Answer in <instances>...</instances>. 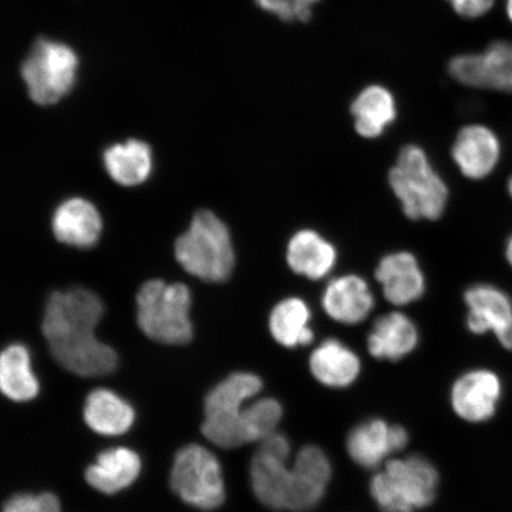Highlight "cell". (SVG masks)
I'll return each instance as SVG.
<instances>
[{
	"label": "cell",
	"instance_id": "obj_20",
	"mask_svg": "<svg viewBox=\"0 0 512 512\" xmlns=\"http://www.w3.org/2000/svg\"><path fill=\"white\" fill-rule=\"evenodd\" d=\"M286 261L294 273L319 280L334 270L337 251L331 242L315 230L303 229L288 241Z\"/></svg>",
	"mask_w": 512,
	"mask_h": 512
},
{
	"label": "cell",
	"instance_id": "obj_17",
	"mask_svg": "<svg viewBox=\"0 0 512 512\" xmlns=\"http://www.w3.org/2000/svg\"><path fill=\"white\" fill-rule=\"evenodd\" d=\"M102 165L108 177L123 188H137L151 178L155 170V153L146 140L128 138L107 146Z\"/></svg>",
	"mask_w": 512,
	"mask_h": 512
},
{
	"label": "cell",
	"instance_id": "obj_9",
	"mask_svg": "<svg viewBox=\"0 0 512 512\" xmlns=\"http://www.w3.org/2000/svg\"><path fill=\"white\" fill-rule=\"evenodd\" d=\"M290 453V441L285 435L275 432L261 441L252 460L254 495L272 510H287L292 467L288 466Z\"/></svg>",
	"mask_w": 512,
	"mask_h": 512
},
{
	"label": "cell",
	"instance_id": "obj_2",
	"mask_svg": "<svg viewBox=\"0 0 512 512\" xmlns=\"http://www.w3.org/2000/svg\"><path fill=\"white\" fill-rule=\"evenodd\" d=\"M174 255L188 277L204 284H224L238 266L232 229L215 211H195L187 229L177 236Z\"/></svg>",
	"mask_w": 512,
	"mask_h": 512
},
{
	"label": "cell",
	"instance_id": "obj_24",
	"mask_svg": "<svg viewBox=\"0 0 512 512\" xmlns=\"http://www.w3.org/2000/svg\"><path fill=\"white\" fill-rule=\"evenodd\" d=\"M356 132L367 139L379 138L394 123L398 108L389 89L379 85L369 86L356 96L351 104Z\"/></svg>",
	"mask_w": 512,
	"mask_h": 512
},
{
	"label": "cell",
	"instance_id": "obj_32",
	"mask_svg": "<svg viewBox=\"0 0 512 512\" xmlns=\"http://www.w3.org/2000/svg\"><path fill=\"white\" fill-rule=\"evenodd\" d=\"M300 5V8L303 9L307 17L311 19L313 6H315L320 0H297Z\"/></svg>",
	"mask_w": 512,
	"mask_h": 512
},
{
	"label": "cell",
	"instance_id": "obj_31",
	"mask_svg": "<svg viewBox=\"0 0 512 512\" xmlns=\"http://www.w3.org/2000/svg\"><path fill=\"white\" fill-rule=\"evenodd\" d=\"M459 16L477 19L489 14L496 0H447Z\"/></svg>",
	"mask_w": 512,
	"mask_h": 512
},
{
	"label": "cell",
	"instance_id": "obj_5",
	"mask_svg": "<svg viewBox=\"0 0 512 512\" xmlns=\"http://www.w3.org/2000/svg\"><path fill=\"white\" fill-rule=\"evenodd\" d=\"M439 475L424 457L388 460L371 479L370 494L382 512H415L434 502Z\"/></svg>",
	"mask_w": 512,
	"mask_h": 512
},
{
	"label": "cell",
	"instance_id": "obj_6",
	"mask_svg": "<svg viewBox=\"0 0 512 512\" xmlns=\"http://www.w3.org/2000/svg\"><path fill=\"white\" fill-rule=\"evenodd\" d=\"M79 68V57L67 44L38 40L22 62L19 73L32 104L51 107L73 94Z\"/></svg>",
	"mask_w": 512,
	"mask_h": 512
},
{
	"label": "cell",
	"instance_id": "obj_25",
	"mask_svg": "<svg viewBox=\"0 0 512 512\" xmlns=\"http://www.w3.org/2000/svg\"><path fill=\"white\" fill-rule=\"evenodd\" d=\"M83 418L94 432L115 437L130 430L134 422V411L117 394L100 388L87 396Z\"/></svg>",
	"mask_w": 512,
	"mask_h": 512
},
{
	"label": "cell",
	"instance_id": "obj_8",
	"mask_svg": "<svg viewBox=\"0 0 512 512\" xmlns=\"http://www.w3.org/2000/svg\"><path fill=\"white\" fill-rule=\"evenodd\" d=\"M170 484L182 501L196 509L215 510L226 498L220 462L201 445H187L177 452Z\"/></svg>",
	"mask_w": 512,
	"mask_h": 512
},
{
	"label": "cell",
	"instance_id": "obj_19",
	"mask_svg": "<svg viewBox=\"0 0 512 512\" xmlns=\"http://www.w3.org/2000/svg\"><path fill=\"white\" fill-rule=\"evenodd\" d=\"M323 309L338 323L355 325L363 322L373 311L375 298L366 280L355 274L343 275L326 286Z\"/></svg>",
	"mask_w": 512,
	"mask_h": 512
},
{
	"label": "cell",
	"instance_id": "obj_35",
	"mask_svg": "<svg viewBox=\"0 0 512 512\" xmlns=\"http://www.w3.org/2000/svg\"><path fill=\"white\" fill-rule=\"evenodd\" d=\"M508 192H509V195L512 200V176L509 178V181H508Z\"/></svg>",
	"mask_w": 512,
	"mask_h": 512
},
{
	"label": "cell",
	"instance_id": "obj_33",
	"mask_svg": "<svg viewBox=\"0 0 512 512\" xmlns=\"http://www.w3.org/2000/svg\"><path fill=\"white\" fill-rule=\"evenodd\" d=\"M505 259H507L508 264L512 268V234L509 236L507 243H505Z\"/></svg>",
	"mask_w": 512,
	"mask_h": 512
},
{
	"label": "cell",
	"instance_id": "obj_30",
	"mask_svg": "<svg viewBox=\"0 0 512 512\" xmlns=\"http://www.w3.org/2000/svg\"><path fill=\"white\" fill-rule=\"evenodd\" d=\"M262 10L270 12L284 22H309L297 0H255Z\"/></svg>",
	"mask_w": 512,
	"mask_h": 512
},
{
	"label": "cell",
	"instance_id": "obj_34",
	"mask_svg": "<svg viewBox=\"0 0 512 512\" xmlns=\"http://www.w3.org/2000/svg\"><path fill=\"white\" fill-rule=\"evenodd\" d=\"M505 14L512 23V0H505Z\"/></svg>",
	"mask_w": 512,
	"mask_h": 512
},
{
	"label": "cell",
	"instance_id": "obj_16",
	"mask_svg": "<svg viewBox=\"0 0 512 512\" xmlns=\"http://www.w3.org/2000/svg\"><path fill=\"white\" fill-rule=\"evenodd\" d=\"M501 395L502 383L495 373L472 370L453 384L452 408L459 418L477 424L495 415Z\"/></svg>",
	"mask_w": 512,
	"mask_h": 512
},
{
	"label": "cell",
	"instance_id": "obj_1",
	"mask_svg": "<svg viewBox=\"0 0 512 512\" xmlns=\"http://www.w3.org/2000/svg\"><path fill=\"white\" fill-rule=\"evenodd\" d=\"M105 312L104 299L92 288L78 285L49 293L41 330L62 368L81 377L114 373L118 356L96 337Z\"/></svg>",
	"mask_w": 512,
	"mask_h": 512
},
{
	"label": "cell",
	"instance_id": "obj_26",
	"mask_svg": "<svg viewBox=\"0 0 512 512\" xmlns=\"http://www.w3.org/2000/svg\"><path fill=\"white\" fill-rule=\"evenodd\" d=\"M310 320L309 305L303 299L291 297L273 307L268 326L275 341L283 347H306L315 339Z\"/></svg>",
	"mask_w": 512,
	"mask_h": 512
},
{
	"label": "cell",
	"instance_id": "obj_22",
	"mask_svg": "<svg viewBox=\"0 0 512 512\" xmlns=\"http://www.w3.org/2000/svg\"><path fill=\"white\" fill-rule=\"evenodd\" d=\"M142 470V460L130 448H111L99 454L86 470V480L95 490L114 495L133 484Z\"/></svg>",
	"mask_w": 512,
	"mask_h": 512
},
{
	"label": "cell",
	"instance_id": "obj_21",
	"mask_svg": "<svg viewBox=\"0 0 512 512\" xmlns=\"http://www.w3.org/2000/svg\"><path fill=\"white\" fill-rule=\"evenodd\" d=\"M419 331L400 312L377 319L368 336V350L377 360L400 361L418 347Z\"/></svg>",
	"mask_w": 512,
	"mask_h": 512
},
{
	"label": "cell",
	"instance_id": "obj_7",
	"mask_svg": "<svg viewBox=\"0 0 512 512\" xmlns=\"http://www.w3.org/2000/svg\"><path fill=\"white\" fill-rule=\"evenodd\" d=\"M261 389L260 377L251 373H235L217 384L204 401V437L222 448L245 445L243 409L245 403L258 395Z\"/></svg>",
	"mask_w": 512,
	"mask_h": 512
},
{
	"label": "cell",
	"instance_id": "obj_27",
	"mask_svg": "<svg viewBox=\"0 0 512 512\" xmlns=\"http://www.w3.org/2000/svg\"><path fill=\"white\" fill-rule=\"evenodd\" d=\"M0 387L6 398L24 402L36 398L40 384L31 369L29 351L22 344H11L0 357Z\"/></svg>",
	"mask_w": 512,
	"mask_h": 512
},
{
	"label": "cell",
	"instance_id": "obj_13",
	"mask_svg": "<svg viewBox=\"0 0 512 512\" xmlns=\"http://www.w3.org/2000/svg\"><path fill=\"white\" fill-rule=\"evenodd\" d=\"M332 476V467L322 448L306 446L291 467L287 510L307 512L322 502Z\"/></svg>",
	"mask_w": 512,
	"mask_h": 512
},
{
	"label": "cell",
	"instance_id": "obj_3",
	"mask_svg": "<svg viewBox=\"0 0 512 512\" xmlns=\"http://www.w3.org/2000/svg\"><path fill=\"white\" fill-rule=\"evenodd\" d=\"M194 293L185 281L151 278L134 297L136 320L143 334L160 344L185 345L194 338L191 311Z\"/></svg>",
	"mask_w": 512,
	"mask_h": 512
},
{
	"label": "cell",
	"instance_id": "obj_12",
	"mask_svg": "<svg viewBox=\"0 0 512 512\" xmlns=\"http://www.w3.org/2000/svg\"><path fill=\"white\" fill-rule=\"evenodd\" d=\"M51 232L61 245L87 251L98 245L105 221L100 209L86 197L66 198L51 216Z\"/></svg>",
	"mask_w": 512,
	"mask_h": 512
},
{
	"label": "cell",
	"instance_id": "obj_14",
	"mask_svg": "<svg viewBox=\"0 0 512 512\" xmlns=\"http://www.w3.org/2000/svg\"><path fill=\"white\" fill-rule=\"evenodd\" d=\"M452 157L466 178L482 181L489 177L501 162V139L488 126L467 125L459 131L454 140Z\"/></svg>",
	"mask_w": 512,
	"mask_h": 512
},
{
	"label": "cell",
	"instance_id": "obj_29",
	"mask_svg": "<svg viewBox=\"0 0 512 512\" xmlns=\"http://www.w3.org/2000/svg\"><path fill=\"white\" fill-rule=\"evenodd\" d=\"M3 512H62L59 498L53 494H18L5 502Z\"/></svg>",
	"mask_w": 512,
	"mask_h": 512
},
{
	"label": "cell",
	"instance_id": "obj_18",
	"mask_svg": "<svg viewBox=\"0 0 512 512\" xmlns=\"http://www.w3.org/2000/svg\"><path fill=\"white\" fill-rule=\"evenodd\" d=\"M375 278L382 286L384 298L396 306L412 304L426 291L425 275L418 260L409 252L384 256L376 268Z\"/></svg>",
	"mask_w": 512,
	"mask_h": 512
},
{
	"label": "cell",
	"instance_id": "obj_10",
	"mask_svg": "<svg viewBox=\"0 0 512 512\" xmlns=\"http://www.w3.org/2000/svg\"><path fill=\"white\" fill-rule=\"evenodd\" d=\"M448 73L467 87L512 94V41L497 40L482 53L454 56Z\"/></svg>",
	"mask_w": 512,
	"mask_h": 512
},
{
	"label": "cell",
	"instance_id": "obj_23",
	"mask_svg": "<svg viewBox=\"0 0 512 512\" xmlns=\"http://www.w3.org/2000/svg\"><path fill=\"white\" fill-rule=\"evenodd\" d=\"M315 379L330 388H345L361 373V361L354 351L337 339H326L310 356Z\"/></svg>",
	"mask_w": 512,
	"mask_h": 512
},
{
	"label": "cell",
	"instance_id": "obj_4",
	"mask_svg": "<svg viewBox=\"0 0 512 512\" xmlns=\"http://www.w3.org/2000/svg\"><path fill=\"white\" fill-rule=\"evenodd\" d=\"M389 184L408 219L437 221L443 216L447 185L419 146L403 147L398 163L389 172Z\"/></svg>",
	"mask_w": 512,
	"mask_h": 512
},
{
	"label": "cell",
	"instance_id": "obj_11",
	"mask_svg": "<svg viewBox=\"0 0 512 512\" xmlns=\"http://www.w3.org/2000/svg\"><path fill=\"white\" fill-rule=\"evenodd\" d=\"M467 328L475 335L492 332L502 347L512 350V299L502 288L476 284L464 294Z\"/></svg>",
	"mask_w": 512,
	"mask_h": 512
},
{
	"label": "cell",
	"instance_id": "obj_15",
	"mask_svg": "<svg viewBox=\"0 0 512 512\" xmlns=\"http://www.w3.org/2000/svg\"><path fill=\"white\" fill-rule=\"evenodd\" d=\"M408 439L405 428L373 419L363 422L350 432L347 450L357 465L373 470L381 466L389 456L403 450Z\"/></svg>",
	"mask_w": 512,
	"mask_h": 512
},
{
	"label": "cell",
	"instance_id": "obj_28",
	"mask_svg": "<svg viewBox=\"0 0 512 512\" xmlns=\"http://www.w3.org/2000/svg\"><path fill=\"white\" fill-rule=\"evenodd\" d=\"M283 419V407L277 400L260 399L245 407L243 411V437L246 444L261 443L277 430Z\"/></svg>",
	"mask_w": 512,
	"mask_h": 512
}]
</instances>
